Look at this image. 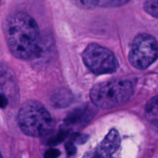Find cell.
<instances>
[{
    "label": "cell",
    "instance_id": "cell-1",
    "mask_svg": "<svg viewBox=\"0 0 158 158\" xmlns=\"http://www.w3.org/2000/svg\"><path fill=\"white\" fill-rule=\"evenodd\" d=\"M6 38L11 52L16 58L29 60L35 58L40 52L38 25L26 12H17L8 19Z\"/></svg>",
    "mask_w": 158,
    "mask_h": 158
},
{
    "label": "cell",
    "instance_id": "cell-2",
    "mask_svg": "<svg viewBox=\"0 0 158 158\" xmlns=\"http://www.w3.org/2000/svg\"><path fill=\"white\" fill-rule=\"evenodd\" d=\"M18 120L23 132L30 137L47 135L53 126L49 113L42 103L35 100H28L21 106Z\"/></svg>",
    "mask_w": 158,
    "mask_h": 158
},
{
    "label": "cell",
    "instance_id": "cell-3",
    "mask_svg": "<svg viewBox=\"0 0 158 158\" xmlns=\"http://www.w3.org/2000/svg\"><path fill=\"white\" fill-rule=\"evenodd\" d=\"M134 94L132 83L128 80H112L97 84L90 91V99L97 107L112 109L123 104Z\"/></svg>",
    "mask_w": 158,
    "mask_h": 158
},
{
    "label": "cell",
    "instance_id": "cell-4",
    "mask_svg": "<svg viewBox=\"0 0 158 158\" xmlns=\"http://www.w3.org/2000/svg\"><path fill=\"white\" fill-rule=\"evenodd\" d=\"M158 57V43L154 37L143 33L134 40L129 53V60L134 67L145 69Z\"/></svg>",
    "mask_w": 158,
    "mask_h": 158
},
{
    "label": "cell",
    "instance_id": "cell-5",
    "mask_svg": "<svg viewBox=\"0 0 158 158\" xmlns=\"http://www.w3.org/2000/svg\"><path fill=\"white\" fill-rule=\"evenodd\" d=\"M83 59L86 66L98 75L112 73L118 67V62L114 54L107 48L97 43H91L86 48Z\"/></svg>",
    "mask_w": 158,
    "mask_h": 158
},
{
    "label": "cell",
    "instance_id": "cell-6",
    "mask_svg": "<svg viewBox=\"0 0 158 158\" xmlns=\"http://www.w3.org/2000/svg\"><path fill=\"white\" fill-rule=\"evenodd\" d=\"M120 144V137L118 131L112 129L105 137L103 141L92 152H89L86 157H109L118 150Z\"/></svg>",
    "mask_w": 158,
    "mask_h": 158
},
{
    "label": "cell",
    "instance_id": "cell-7",
    "mask_svg": "<svg viewBox=\"0 0 158 158\" xmlns=\"http://www.w3.org/2000/svg\"><path fill=\"white\" fill-rule=\"evenodd\" d=\"M0 90L6 97L18 98V87L12 71L6 65L0 64Z\"/></svg>",
    "mask_w": 158,
    "mask_h": 158
},
{
    "label": "cell",
    "instance_id": "cell-8",
    "mask_svg": "<svg viewBox=\"0 0 158 158\" xmlns=\"http://www.w3.org/2000/svg\"><path fill=\"white\" fill-rule=\"evenodd\" d=\"M92 110L89 108H77L68 115L65 123L67 125H78L85 123L92 118Z\"/></svg>",
    "mask_w": 158,
    "mask_h": 158
},
{
    "label": "cell",
    "instance_id": "cell-9",
    "mask_svg": "<svg viewBox=\"0 0 158 158\" xmlns=\"http://www.w3.org/2000/svg\"><path fill=\"white\" fill-rule=\"evenodd\" d=\"M131 0H73L75 3L84 8H93L96 6L105 8L118 7L127 4Z\"/></svg>",
    "mask_w": 158,
    "mask_h": 158
},
{
    "label": "cell",
    "instance_id": "cell-10",
    "mask_svg": "<svg viewBox=\"0 0 158 158\" xmlns=\"http://www.w3.org/2000/svg\"><path fill=\"white\" fill-rule=\"evenodd\" d=\"M145 115L148 122L158 128V95L148 103L145 110Z\"/></svg>",
    "mask_w": 158,
    "mask_h": 158
},
{
    "label": "cell",
    "instance_id": "cell-11",
    "mask_svg": "<svg viewBox=\"0 0 158 158\" xmlns=\"http://www.w3.org/2000/svg\"><path fill=\"white\" fill-rule=\"evenodd\" d=\"M52 103L59 107L66 106L70 103L72 96L66 90H60L53 95L52 98Z\"/></svg>",
    "mask_w": 158,
    "mask_h": 158
},
{
    "label": "cell",
    "instance_id": "cell-12",
    "mask_svg": "<svg viewBox=\"0 0 158 158\" xmlns=\"http://www.w3.org/2000/svg\"><path fill=\"white\" fill-rule=\"evenodd\" d=\"M143 8L148 14L158 18V0H144Z\"/></svg>",
    "mask_w": 158,
    "mask_h": 158
},
{
    "label": "cell",
    "instance_id": "cell-13",
    "mask_svg": "<svg viewBox=\"0 0 158 158\" xmlns=\"http://www.w3.org/2000/svg\"><path fill=\"white\" fill-rule=\"evenodd\" d=\"M68 133H69V131H68L67 130H60V131H58L55 135H53L52 137H51L50 138H49V141H48L47 143L50 145L57 144V143L63 141V140L67 137Z\"/></svg>",
    "mask_w": 158,
    "mask_h": 158
},
{
    "label": "cell",
    "instance_id": "cell-14",
    "mask_svg": "<svg viewBox=\"0 0 158 158\" xmlns=\"http://www.w3.org/2000/svg\"><path fill=\"white\" fill-rule=\"evenodd\" d=\"M60 154V151L54 148H50V149L47 150L44 154V157L46 158H55L59 157Z\"/></svg>",
    "mask_w": 158,
    "mask_h": 158
},
{
    "label": "cell",
    "instance_id": "cell-15",
    "mask_svg": "<svg viewBox=\"0 0 158 158\" xmlns=\"http://www.w3.org/2000/svg\"><path fill=\"white\" fill-rule=\"evenodd\" d=\"M66 151H67V154L69 156L74 155L76 151H77V148H76L75 145H74L73 142V141H69L66 143Z\"/></svg>",
    "mask_w": 158,
    "mask_h": 158
},
{
    "label": "cell",
    "instance_id": "cell-16",
    "mask_svg": "<svg viewBox=\"0 0 158 158\" xmlns=\"http://www.w3.org/2000/svg\"><path fill=\"white\" fill-rule=\"evenodd\" d=\"M9 99L4 94H0V108H5L8 105Z\"/></svg>",
    "mask_w": 158,
    "mask_h": 158
},
{
    "label": "cell",
    "instance_id": "cell-17",
    "mask_svg": "<svg viewBox=\"0 0 158 158\" xmlns=\"http://www.w3.org/2000/svg\"><path fill=\"white\" fill-rule=\"evenodd\" d=\"M73 141H76L77 143H82V142L86 141V137H85V136L77 134V135H75V137H74Z\"/></svg>",
    "mask_w": 158,
    "mask_h": 158
},
{
    "label": "cell",
    "instance_id": "cell-18",
    "mask_svg": "<svg viewBox=\"0 0 158 158\" xmlns=\"http://www.w3.org/2000/svg\"><path fill=\"white\" fill-rule=\"evenodd\" d=\"M1 1H2V0H0V3H1Z\"/></svg>",
    "mask_w": 158,
    "mask_h": 158
}]
</instances>
